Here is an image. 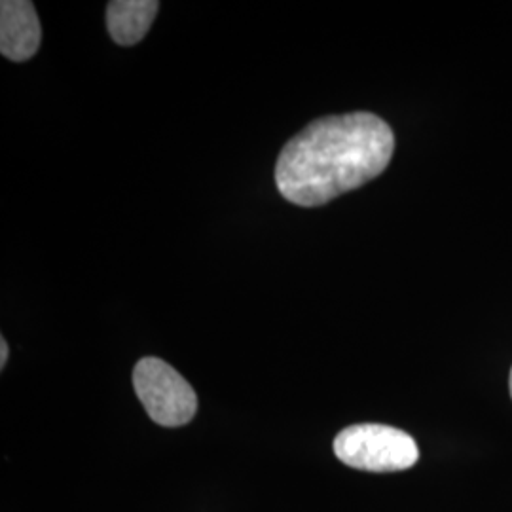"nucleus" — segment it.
Here are the masks:
<instances>
[{
  "instance_id": "obj_1",
  "label": "nucleus",
  "mask_w": 512,
  "mask_h": 512,
  "mask_svg": "<svg viewBox=\"0 0 512 512\" xmlns=\"http://www.w3.org/2000/svg\"><path fill=\"white\" fill-rule=\"evenodd\" d=\"M395 152L389 124L372 112L325 116L296 133L275 165L287 202L319 207L374 181Z\"/></svg>"
},
{
  "instance_id": "obj_2",
  "label": "nucleus",
  "mask_w": 512,
  "mask_h": 512,
  "mask_svg": "<svg viewBox=\"0 0 512 512\" xmlns=\"http://www.w3.org/2000/svg\"><path fill=\"white\" fill-rule=\"evenodd\" d=\"M334 454L351 469L397 473L416 465L420 448L416 440L401 429L380 423H359L336 435Z\"/></svg>"
},
{
  "instance_id": "obj_3",
  "label": "nucleus",
  "mask_w": 512,
  "mask_h": 512,
  "mask_svg": "<svg viewBox=\"0 0 512 512\" xmlns=\"http://www.w3.org/2000/svg\"><path fill=\"white\" fill-rule=\"evenodd\" d=\"M133 387L152 421L181 427L196 416L198 397L183 376L158 357H145L133 368Z\"/></svg>"
},
{
  "instance_id": "obj_4",
  "label": "nucleus",
  "mask_w": 512,
  "mask_h": 512,
  "mask_svg": "<svg viewBox=\"0 0 512 512\" xmlns=\"http://www.w3.org/2000/svg\"><path fill=\"white\" fill-rule=\"evenodd\" d=\"M42 38L35 4L29 0L0 2V52L10 61H27L37 54Z\"/></svg>"
},
{
  "instance_id": "obj_5",
  "label": "nucleus",
  "mask_w": 512,
  "mask_h": 512,
  "mask_svg": "<svg viewBox=\"0 0 512 512\" xmlns=\"http://www.w3.org/2000/svg\"><path fill=\"white\" fill-rule=\"evenodd\" d=\"M160 10L156 0H112L107 6L110 37L120 46L139 44Z\"/></svg>"
},
{
  "instance_id": "obj_6",
  "label": "nucleus",
  "mask_w": 512,
  "mask_h": 512,
  "mask_svg": "<svg viewBox=\"0 0 512 512\" xmlns=\"http://www.w3.org/2000/svg\"><path fill=\"white\" fill-rule=\"evenodd\" d=\"M8 355H10V349H8V342L4 338H0V366L4 368L8 363Z\"/></svg>"
},
{
  "instance_id": "obj_7",
  "label": "nucleus",
  "mask_w": 512,
  "mask_h": 512,
  "mask_svg": "<svg viewBox=\"0 0 512 512\" xmlns=\"http://www.w3.org/2000/svg\"><path fill=\"white\" fill-rule=\"evenodd\" d=\"M509 389H511V397H512V368H511V376H509Z\"/></svg>"
}]
</instances>
